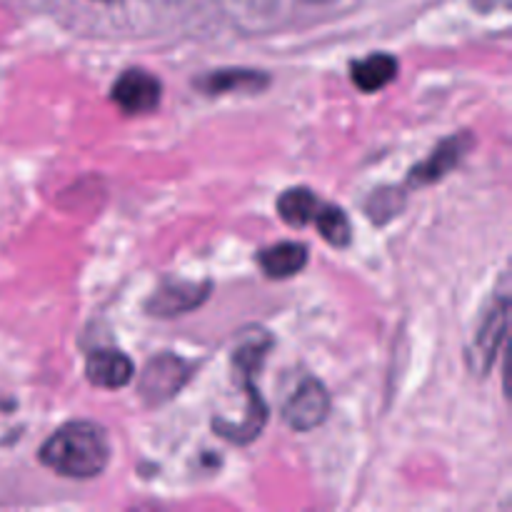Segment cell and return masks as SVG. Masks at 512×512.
<instances>
[{
	"instance_id": "30bf717a",
	"label": "cell",
	"mask_w": 512,
	"mask_h": 512,
	"mask_svg": "<svg viewBox=\"0 0 512 512\" xmlns=\"http://www.w3.org/2000/svg\"><path fill=\"white\" fill-rule=\"evenodd\" d=\"M208 283H168L165 288H160L155 293V298L150 300L148 308L153 310L155 315H180L185 310H193L208 298Z\"/></svg>"
},
{
	"instance_id": "4fadbf2b",
	"label": "cell",
	"mask_w": 512,
	"mask_h": 512,
	"mask_svg": "<svg viewBox=\"0 0 512 512\" xmlns=\"http://www.w3.org/2000/svg\"><path fill=\"white\" fill-rule=\"evenodd\" d=\"M313 223L318 228V233L323 235L325 243H330L333 248H348L350 240H353V228H350L348 215L338 205H330L320 200Z\"/></svg>"
},
{
	"instance_id": "9a60e30c",
	"label": "cell",
	"mask_w": 512,
	"mask_h": 512,
	"mask_svg": "<svg viewBox=\"0 0 512 512\" xmlns=\"http://www.w3.org/2000/svg\"><path fill=\"white\" fill-rule=\"evenodd\" d=\"M313 3H328V0H313Z\"/></svg>"
},
{
	"instance_id": "8fae6325",
	"label": "cell",
	"mask_w": 512,
	"mask_h": 512,
	"mask_svg": "<svg viewBox=\"0 0 512 512\" xmlns=\"http://www.w3.org/2000/svg\"><path fill=\"white\" fill-rule=\"evenodd\" d=\"M395 73H398V60L388 53H373L350 65V75H353L355 85L365 93L383 90L395 78Z\"/></svg>"
},
{
	"instance_id": "7a4b0ae2",
	"label": "cell",
	"mask_w": 512,
	"mask_h": 512,
	"mask_svg": "<svg viewBox=\"0 0 512 512\" xmlns=\"http://www.w3.org/2000/svg\"><path fill=\"white\" fill-rule=\"evenodd\" d=\"M330 410V398L328 390L320 380L308 378L298 385L290 400L283 408V420L298 433H305V430H313L328 418Z\"/></svg>"
},
{
	"instance_id": "9c48e42d",
	"label": "cell",
	"mask_w": 512,
	"mask_h": 512,
	"mask_svg": "<svg viewBox=\"0 0 512 512\" xmlns=\"http://www.w3.org/2000/svg\"><path fill=\"white\" fill-rule=\"evenodd\" d=\"M263 273L273 280L293 278L308 265V248L303 243H278L263 248L258 255Z\"/></svg>"
},
{
	"instance_id": "5b68a950",
	"label": "cell",
	"mask_w": 512,
	"mask_h": 512,
	"mask_svg": "<svg viewBox=\"0 0 512 512\" xmlns=\"http://www.w3.org/2000/svg\"><path fill=\"white\" fill-rule=\"evenodd\" d=\"M245 415L243 420H213V430L220 438L230 440L235 445H248L263 433L265 423H268V405L260 398L258 388L253 385V378H245Z\"/></svg>"
},
{
	"instance_id": "7c38bea8",
	"label": "cell",
	"mask_w": 512,
	"mask_h": 512,
	"mask_svg": "<svg viewBox=\"0 0 512 512\" xmlns=\"http://www.w3.org/2000/svg\"><path fill=\"white\" fill-rule=\"evenodd\" d=\"M320 198L308 188H290L278 198V213L293 228L313 223L315 210H318Z\"/></svg>"
},
{
	"instance_id": "277c9868",
	"label": "cell",
	"mask_w": 512,
	"mask_h": 512,
	"mask_svg": "<svg viewBox=\"0 0 512 512\" xmlns=\"http://www.w3.org/2000/svg\"><path fill=\"white\" fill-rule=\"evenodd\" d=\"M110 98H113L115 105L123 108L125 113H150V110L158 108L160 103V80L140 68L125 70V73L115 80L113 90H110Z\"/></svg>"
},
{
	"instance_id": "ba28073f",
	"label": "cell",
	"mask_w": 512,
	"mask_h": 512,
	"mask_svg": "<svg viewBox=\"0 0 512 512\" xmlns=\"http://www.w3.org/2000/svg\"><path fill=\"white\" fill-rule=\"evenodd\" d=\"M505 328H508V298H500L495 303V308L490 310L488 318H485L483 328H480L478 338H475V353H473V365L480 370V375L490 368V363L495 360L500 343L505 338Z\"/></svg>"
},
{
	"instance_id": "3957f363",
	"label": "cell",
	"mask_w": 512,
	"mask_h": 512,
	"mask_svg": "<svg viewBox=\"0 0 512 512\" xmlns=\"http://www.w3.org/2000/svg\"><path fill=\"white\" fill-rule=\"evenodd\" d=\"M190 368L175 355H158L150 360L145 368L143 378H140V395L148 405H160L165 400L175 398L178 390L188 383Z\"/></svg>"
},
{
	"instance_id": "5bb4252c",
	"label": "cell",
	"mask_w": 512,
	"mask_h": 512,
	"mask_svg": "<svg viewBox=\"0 0 512 512\" xmlns=\"http://www.w3.org/2000/svg\"><path fill=\"white\" fill-rule=\"evenodd\" d=\"M268 78L258 70H220V73L210 75L205 90L210 93H225L230 88H265Z\"/></svg>"
},
{
	"instance_id": "6da1fadb",
	"label": "cell",
	"mask_w": 512,
	"mask_h": 512,
	"mask_svg": "<svg viewBox=\"0 0 512 512\" xmlns=\"http://www.w3.org/2000/svg\"><path fill=\"white\" fill-rule=\"evenodd\" d=\"M40 463L65 478L88 480L108 468L110 443L103 428L88 420H75L45 440L40 448Z\"/></svg>"
},
{
	"instance_id": "52a82bcc",
	"label": "cell",
	"mask_w": 512,
	"mask_h": 512,
	"mask_svg": "<svg viewBox=\"0 0 512 512\" xmlns=\"http://www.w3.org/2000/svg\"><path fill=\"white\" fill-rule=\"evenodd\" d=\"M133 373V360L120 353V350H95V353L88 355V363H85V375L98 388H125L133 380Z\"/></svg>"
},
{
	"instance_id": "8992f818",
	"label": "cell",
	"mask_w": 512,
	"mask_h": 512,
	"mask_svg": "<svg viewBox=\"0 0 512 512\" xmlns=\"http://www.w3.org/2000/svg\"><path fill=\"white\" fill-rule=\"evenodd\" d=\"M470 143H473L470 135H455V138L443 140V143L433 150V155H430L428 160H423L418 168L410 170V185H430L435 183V180L443 178L445 173H450V170L463 160Z\"/></svg>"
}]
</instances>
